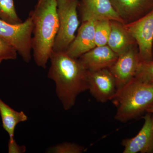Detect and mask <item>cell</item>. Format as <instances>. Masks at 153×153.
Masks as SVG:
<instances>
[{"label":"cell","instance_id":"19","mask_svg":"<svg viewBox=\"0 0 153 153\" xmlns=\"http://www.w3.org/2000/svg\"><path fill=\"white\" fill-rule=\"evenodd\" d=\"M85 151L82 146L73 143H64L49 148L47 152L54 153H82Z\"/></svg>","mask_w":153,"mask_h":153},{"label":"cell","instance_id":"8","mask_svg":"<svg viewBox=\"0 0 153 153\" xmlns=\"http://www.w3.org/2000/svg\"><path fill=\"white\" fill-rule=\"evenodd\" d=\"M88 90L99 102H105L111 100L117 91L114 76L108 68L88 71Z\"/></svg>","mask_w":153,"mask_h":153},{"label":"cell","instance_id":"10","mask_svg":"<svg viewBox=\"0 0 153 153\" xmlns=\"http://www.w3.org/2000/svg\"><path fill=\"white\" fill-rule=\"evenodd\" d=\"M143 118V125L137 135L123 141L122 145L124 148L123 153H153L152 114L146 112Z\"/></svg>","mask_w":153,"mask_h":153},{"label":"cell","instance_id":"13","mask_svg":"<svg viewBox=\"0 0 153 153\" xmlns=\"http://www.w3.org/2000/svg\"><path fill=\"white\" fill-rule=\"evenodd\" d=\"M124 24L134 22L153 9V0H111Z\"/></svg>","mask_w":153,"mask_h":153},{"label":"cell","instance_id":"23","mask_svg":"<svg viewBox=\"0 0 153 153\" xmlns=\"http://www.w3.org/2000/svg\"><path fill=\"white\" fill-rule=\"evenodd\" d=\"M152 55H153V42L152 44Z\"/></svg>","mask_w":153,"mask_h":153},{"label":"cell","instance_id":"5","mask_svg":"<svg viewBox=\"0 0 153 153\" xmlns=\"http://www.w3.org/2000/svg\"><path fill=\"white\" fill-rule=\"evenodd\" d=\"M33 30V21L30 16L18 25H12L0 19V38L15 47L26 63L32 59Z\"/></svg>","mask_w":153,"mask_h":153},{"label":"cell","instance_id":"14","mask_svg":"<svg viewBox=\"0 0 153 153\" xmlns=\"http://www.w3.org/2000/svg\"><path fill=\"white\" fill-rule=\"evenodd\" d=\"M111 30L107 45L119 56L137 45L136 41L122 22L111 20Z\"/></svg>","mask_w":153,"mask_h":153},{"label":"cell","instance_id":"6","mask_svg":"<svg viewBox=\"0 0 153 153\" xmlns=\"http://www.w3.org/2000/svg\"><path fill=\"white\" fill-rule=\"evenodd\" d=\"M125 25L136 41L140 61L152 60L153 9L140 19Z\"/></svg>","mask_w":153,"mask_h":153},{"label":"cell","instance_id":"9","mask_svg":"<svg viewBox=\"0 0 153 153\" xmlns=\"http://www.w3.org/2000/svg\"><path fill=\"white\" fill-rule=\"evenodd\" d=\"M78 10L82 22L108 19L124 24L115 10L111 0H79Z\"/></svg>","mask_w":153,"mask_h":153},{"label":"cell","instance_id":"2","mask_svg":"<svg viewBox=\"0 0 153 153\" xmlns=\"http://www.w3.org/2000/svg\"><path fill=\"white\" fill-rule=\"evenodd\" d=\"M29 16L33 23V57L36 65L45 69L59 29L57 0H38Z\"/></svg>","mask_w":153,"mask_h":153},{"label":"cell","instance_id":"18","mask_svg":"<svg viewBox=\"0 0 153 153\" xmlns=\"http://www.w3.org/2000/svg\"><path fill=\"white\" fill-rule=\"evenodd\" d=\"M134 78L153 85V59L150 61L140 62Z\"/></svg>","mask_w":153,"mask_h":153},{"label":"cell","instance_id":"22","mask_svg":"<svg viewBox=\"0 0 153 153\" xmlns=\"http://www.w3.org/2000/svg\"><path fill=\"white\" fill-rule=\"evenodd\" d=\"M152 127L153 129V114H152Z\"/></svg>","mask_w":153,"mask_h":153},{"label":"cell","instance_id":"16","mask_svg":"<svg viewBox=\"0 0 153 153\" xmlns=\"http://www.w3.org/2000/svg\"><path fill=\"white\" fill-rule=\"evenodd\" d=\"M0 19L12 25L23 22L17 13L14 0H0Z\"/></svg>","mask_w":153,"mask_h":153},{"label":"cell","instance_id":"3","mask_svg":"<svg viewBox=\"0 0 153 153\" xmlns=\"http://www.w3.org/2000/svg\"><path fill=\"white\" fill-rule=\"evenodd\" d=\"M111 100L117 108L115 119L127 122L139 117L153 105V85L134 77L117 89Z\"/></svg>","mask_w":153,"mask_h":153},{"label":"cell","instance_id":"7","mask_svg":"<svg viewBox=\"0 0 153 153\" xmlns=\"http://www.w3.org/2000/svg\"><path fill=\"white\" fill-rule=\"evenodd\" d=\"M140 62L137 45L118 56L109 69L114 76L117 89L133 79Z\"/></svg>","mask_w":153,"mask_h":153},{"label":"cell","instance_id":"4","mask_svg":"<svg viewBox=\"0 0 153 153\" xmlns=\"http://www.w3.org/2000/svg\"><path fill=\"white\" fill-rule=\"evenodd\" d=\"M59 29L53 51L65 52L75 38L79 28V0H57Z\"/></svg>","mask_w":153,"mask_h":153},{"label":"cell","instance_id":"1","mask_svg":"<svg viewBox=\"0 0 153 153\" xmlns=\"http://www.w3.org/2000/svg\"><path fill=\"white\" fill-rule=\"evenodd\" d=\"M47 76L55 82L57 97L65 110L74 106L80 94L88 89L86 70L78 59L65 52L52 51Z\"/></svg>","mask_w":153,"mask_h":153},{"label":"cell","instance_id":"15","mask_svg":"<svg viewBox=\"0 0 153 153\" xmlns=\"http://www.w3.org/2000/svg\"><path fill=\"white\" fill-rule=\"evenodd\" d=\"M0 115L3 128L10 137L8 150H13L18 146L14 139V133L17 125L27 120V115L23 111H18L12 108L0 99Z\"/></svg>","mask_w":153,"mask_h":153},{"label":"cell","instance_id":"12","mask_svg":"<svg viewBox=\"0 0 153 153\" xmlns=\"http://www.w3.org/2000/svg\"><path fill=\"white\" fill-rule=\"evenodd\" d=\"M118 55L107 45L95 47L78 58L79 62L89 71L109 69L114 64Z\"/></svg>","mask_w":153,"mask_h":153},{"label":"cell","instance_id":"20","mask_svg":"<svg viewBox=\"0 0 153 153\" xmlns=\"http://www.w3.org/2000/svg\"><path fill=\"white\" fill-rule=\"evenodd\" d=\"M18 53L15 47L0 38V63L4 60H16Z\"/></svg>","mask_w":153,"mask_h":153},{"label":"cell","instance_id":"17","mask_svg":"<svg viewBox=\"0 0 153 153\" xmlns=\"http://www.w3.org/2000/svg\"><path fill=\"white\" fill-rule=\"evenodd\" d=\"M111 30V20L102 19L96 21L94 39L96 46L107 45Z\"/></svg>","mask_w":153,"mask_h":153},{"label":"cell","instance_id":"11","mask_svg":"<svg viewBox=\"0 0 153 153\" xmlns=\"http://www.w3.org/2000/svg\"><path fill=\"white\" fill-rule=\"evenodd\" d=\"M96 21L92 20L82 22L75 38L65 52L67 55L78 59L96 46L94 39Z\"/></svg>","mask_w":153,"mask_h":153},{"label":"cell","instance_id":"21","mask_svg":"<svg viewBox=\"0 0 153 153\" xmlns=\"http://www.w3.org/2000/svg\"><path fill=\"white\" fill-rule=\"evenodd\" d=\"M146 112L150 113L151 114H153V105H151L149 107V108L147 109L146 111Z\"/></svg>","mask_w":153,"mask_h":153}]
</instances>
